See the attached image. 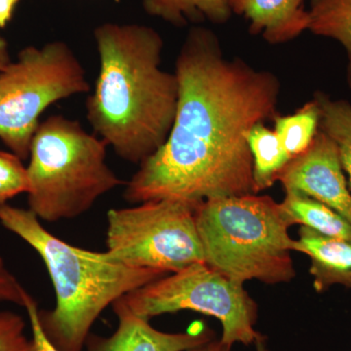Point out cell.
I'll list each match as a JSON object with an SVG mask.
<instances>
[{"mask_svg":"<svg viewBox=\"0 0 351 351\" xmlns=\"http://www.w3.org/2000/svg\"><path fill=\"white\" fill-rule=\"evenodd\" d=\"M112 306L119 319L117 331L110 337L90 334L86 351H184L215 339L214 332L203 325L184 332L158 331L120 300Z\"/></svg>","mask_w":351,"mask_h":351,"instance_id":"obj_10","label":"cell"},{"mask_svg":"<svg viewBox=\"0 0 351 351\" xmlns=\"http://www.w3.org/2000/svg\"><path fill=\"white\" fill-rule=\"evenodd\" d=\"M272 120L274 132L288 156L293 159L304 154L313 144L319 130V106L313 99L293 114H276Z\"/></svg>","mask_w":351,"mask_h":351,"instance_id":"obj_17","label":"cell"},{"mask_svg":"<svg viewBox=\"0 0 351 351\" xmlns=\"http://www.w3.org/2000/svg\"><path fill=\"white\" fill-rule=\"evenodd\" d=\"M90 90L86 71L69 44L27 46L0 71V140L25 160L41 114L53 104Z\"/></svg>","mask_w":351,"mask_h":351,"instance_id":"obj_6","label":"cell"},{"mask_svg":"<svg viewBox=\"0 0 351 351\" xmlns=\"http://www.w3.org/2000/svg\"><path fill=\"white\" fill-rule=\"evenodd\" d=\"M277 182L282 184L284 191H298L319 201L351 223V193L338 147L320 128L311 147L291 159Z\"/></svg>","mask_w":351,"mask_h":351,"instance_id":"obj_9","label":"cell"},{"mask_svg":"<svg viewBox=\"0 0 351 351\" xmlns=\"http://www.w3.org/2000/svg\"><path fill=\"white\" fill-rule=\"evenodd\" d=\"M280 204L291 226L301 225L326 237L351 240V223L319 201L295 191H285Z\"/></svg>","mask_w":351,"mask_h":351,"instance_id":"obj_13","label":"cell"},{"mask_svg":"<svg viewBox=\"0 0 351 351\" xmlns=\"http://www.w3.org/2000/svg\"><path fill=\"white\" fill-rule=\"evenodd\" d=\"M20 0H0V29H4L12 19L14 11Z\"/></svg>","mask_w":351,"mask_h":351,"instance_id":"obj_23","label":"cell"},{"mask_svg":"<svg viewBox=\"0 0 351 351\" xmlns=\"http://www.w3.org/2000/svg\"><path fill=\"white\" fill-rule=\"evenodd\" d=\"M313 99L319 106V128L338 147L341 166L348 176V188L351 191V105L346 100H334L323 92H316Z\"/></svg>","mask_w":351,"mask_h":351,"instance_id":"obj_18","label":"cell"},{"mask_svg":"<svg viewBox=\"0 0 351 351\" xmlns=\"http://www.w3.org/2000/svg\"><path fill=\"white\" fill-rule=\"evenodd\" d=\"M27 292L17 277L8 269L5 261L0 257V302H12L23 306Z\"/></svg>","mask_w":351,"mask_h":351,"instance_id":"obj_22","label":"cell"},{"mask_svg":"<svg viewBox=\"0 0 351 351\" xmlns=\"http://www.w3.org/2000/svg\"><path fill=\"white\" fill-rule=\"evenodd\" d=\"M119 300L132 313L147 320L182 311L213 316L223 327L221 343L230 348L267 339L255 329L258 304L244 284L230 280L205 263L161 277Z\"/></svg>","mask_w":351,"mask_h":351,"instance_id":"obj_7","label":"cell"},{"mask_svg":"<svg viewBox=\"0 0 351 351\" xmlns=\"http://www.w3.org/2000/svg\"><path fill=\"white\" fill-rule=\"evenodd\" d=\"M293 251L311 260L309 274L316 292L324 293L332 286L343 285L351 290V240L326 237L302 226Z\"/></svg>","mask_w":351,"mask_h":351,"instance_id":"obj_12","label":"cell"},{"mask_svg":"<svg viewBox=\"0 0 351 351\" xmlns=\"http://www.w3.org/2000/svg\"><path fill=\"white\" fill-rule=\"evenodd\" d=\"M179 85L172 128L160 149L125 182L134 204L258 195L247 134L274 119L281 84L271 71L223 55L215 32L189 29L176 61Z\"/></svg>","mask_w":351,"mask_h":351,"instance_id":"obj_1","label":"cell"},{"mask_svg":"<svg viewBox=\"0 0 351 351\" xmlns=\"http://www.w3.org/2000/svg\"><path fill=\"white\" fill-rule=\"evenodd\" d=\"M195 219L204 263L219 274L240 284L295 278L291 226L270 196L211 198L196 206Z\"/></svg>","mask_w":351,"mask_h":351,"instance_id":"obj_4","label":"cell"},{"mask_svg":"<svg viewBox=\"0 0 351 351\" xmlns=\"http://www.w3.org/2000/svg\"><path fill=\"white\" fill-rule=\"evenodd\" d=\"M0 223L31 246L43 261L54 287L56 306L39 311L50 341L61 351H82L90 330L117 300L168 274L119 262L106 252L73 246L41 225L34 212L0 206Z\"/></svg>","mask_w":351,"mask_h":351,"instance_id":"obj_3","label":"cell"},{"mask_svg":"<svg viewBox=\"0 0 351 351\" xmlns=\"http://www.w3.org/2000/svg\"><path fill=\"white\" fill-rule=\"evenodd\" d=\"M232 348L221 343V339H212L203 345L195 346V348H189L184 351H230Z\"/></svg>","mask_w":351,"mask_h":351,"instance_id":"obj_24","label":"cell"},{"mask_svg":"<svg viewBox=\"0 0 351 351\" xmlns=\"http://www.w3.org/2000/svg\"><path fill=\"white\" fill-rule=\"evenodd\" d=\"M23 307L27 311V317H29L34 351H61L54 346L44 332L39 319L38 304L29 292L25 293Z\"/></svg>","mask_w":351,"mask_h":351,"instance_id":"obj_21","label":"cell"},{"mask_svg":"<svg viewBox=\"0 0 351 351\" xmlns=\"http://www.w3.org/2000/svg\"><path fill=\"white\" fill-rule=\"evenodd\" d=\"M108 145L82 124L52 115L32 138L27 166L29 209L54 223L86 213L123 181L107 163Z\"/></svg>","mask_w":351,"mask_h":351,"instance_id":"obj_5","label":"cell"},{"mask_svg":"<svg viewBox=\"0 0 351 351\" xmlns=\"http://www.w3.org/2000/svg\"><path fill=\"white\" fill-rule=\"evenodd\" d=\"M247 143L253 158V178L256 193L271 188L291 158L278 136L265 122L256 124L247 134Z\"/></svg>","mask_w":351,"mask_h":351,"instance_id":"obj_14","label":"cell"},{"mask_svg":"<svg viewBox=\"0 0 351 351\" xmlns=\"http://www.w3.org/2000/svg\"><path fill=\"white\" fill-rule=\"evenodd\" d=\"M197 205L166 198L110 209L108 253L130 267L168 274L204 263L195 219Z\"/></svg>","mask_w":351,"mask_h":351,"instance_id":"obj_8","label":"cell"},{"mask_svg":"<svg viewBox=\"0 0 351 351\" xmlns=\"http://www.w3.org/2000/svg\"><path fill=\"white\" fill-rule=\"evenodd\" d=\"M10 52H9L8 43L4 36L0 34V71L11 63Z\"/></svg>","mask_w":351,"mask_h":351,"instance_id":"obj_25","label":"cell"},{"mask_svg":"<svg viewBox=\"0 0 351 351\" xmlns=\"http://www.w3.org/2000/svg\"><path fill=\"white\" fill-rule=\"evenodd\" d=\"M99 73L86 101L95 134L128 162H144L169 135L179 85L161 69L163 39L154 27L105 23L94 29Z\"/></svg>","mask_w":351,"mask_h":351,"instance_id":"obj_2","label":"cell"},{"mask_svg":"<svg viewBox=\"0 0 351 351\" xmlns=\"http://www.w3.org/2000/svg\"><path fill=\"white\" fill-rule=\"evenodd\" d=\"M308 31L338 41L348 57L346 82L351 89V0H309Z\"/></svg>","mask_w":351,"mask_h":351,"instance_id":"obj_16","label":"cell"},{"mask_svg":"<svg viewBox=\"0 0 351 351\" xmlns=\"http://www.w3.org/2000/svg\"><path fill=\"white\" fill-rule=\"evenodd\" d=\"M232 14L249 23V31L270 44L288 43L308 31L306 0H228Z\"/></svg>","mask_w":351,"mask_h":351,"instance_id":"obj_11","label":"cell"},{"mask_svg":"<svg viewBox=\"0 0 351 351\" xmlns=\"http://www.w3.org/2000/svg\"><path fill=\"white\" fill-rule=\"evenodd\" d=\"M0 351H34L24 318L13 311H0Z\"/></svg>","mask_w":351,"mask_h":351,"instance_id":"obj_20","label":"cell"},{"mask_svg":"<svg viewBox=\"0 0 351 351\" xmlns=\"http://www.w3.org/2000/svg\"><path fill=\"white\" fill-rule=\"evenodd\" d=\"M255 351H270L267 346L265 345V341H261V343H256Z\"/></svg>","mask_w":351,"mask_h":351,"instance_id":"obj_26","label":"cell"},{"mask_svg":"<svg viewBox=\"0 0 351 351\" xmlns=\"http://www.w3.org/2000/svg\"><path fill=\"white\" fill-rule=\"evenodd\" d=\"M145 12L176 27L209 21L225 24L232 12L228 0H143Z\"/></svg>","mask_w":351,"mask_h":351,"instance_id":"obj_15","label":"cell"},{"mask_svg":"<svg viewBox=\"0 0 351 351\" xmlns=\"http://www.w3.org/2000/svg\"><path fill=\"white\" fill-rule=\"evenodd\" d=\"M22 160L13 152L0 151V206L29 191V173Z\"/></svg>","mask_w":351,"mask_h":351,"instance_id":"obj_19","label":"cell"}]
</instances>
